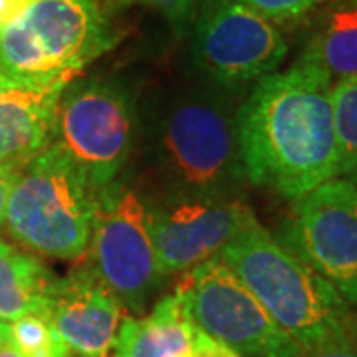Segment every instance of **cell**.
Wrapping results in <instances>:
<instances>
[{
  "instance_id": "cell-1",
  "label": "cell",
  "mask_w": 357,
  "mask_h": 357,
  "mask_svg": "<svg viewBox=\"0 0 357 357\" xmlns=\"http://www.w3.org/2000/svg\"><path fill=\"white\" fill-rule=\"evenodd\" d=\"M332 86L307 54L258 79L236 112L241 163L252 185L298 201L340 177Z\"/></svg>"
},
{
  "instance_id": "cell-2",
  "label": "cell",
  "mask_w": 357,
  "mask_h": 357,
  "mask_svg": "<svg viewBox=\"0 0 357 357\" xmlns=\"http://www.w3.org/2000/svg\"><path fill=\"white\" fill-rule=\"evenodd\" d=\"M236 112L217 91L195 89L137 114L141 155L163 199H227L244 171Z\"/></svg>"
},
{
  "instance_id": "cell-3",
  "label": "cell",
  "mask_w": 357,
  "mask_h": 357,
  "mask_svg": "<svg viewBox=\"0 0 357 357\" xmlns=\"http://www.w3.org/2000/svg\"><path fill=\"white\" fill-rule=\"evenodd\" d=\"M217 256L304 351L354 335L349 304L256 217Z\"/></svg>"
},
{
  "instance_id": "cell-4",
  "label": "cell",
  "mask_w": 357,
  "mask_h": 357,
  "mask_svg": "<svg viewBox=\"0 0 357 357\" xmlns=\"http://www.w3.org/2000/svg\"><path fill=\"white\" fill-rule=\"evenodd\" d=\"M114 44L98 0H30L0 30V79L66 88Z\"/></svg>"
},
{
  "instance_id": "cell-5",
  "label": "cell",
  "mask_w": 357,
  "mask_h": 357,
  "mask_svg": "<svg viewBox=\"0 0 357 357\" xmlns=\"http://www.w3.org/2000/svg\"><path fill=\"white\" fill-rule=\"evenodd\" d=\"M96 191L58 143H52L16 175L4 225L28 250L56 260L88 252Z\"/></svg>"
},
{
  "instance_id": "cell-6",
  "label": "cell",
  "mask_w": 357,
  "mask_h": 357,
  "mask_svg": "<svg viewBox=\"0 0 357 357\" xmlns=\"http://www.w3.org/2000/svg\"><path fill=\"white\" fill-rule=\"evenodd\" d=\"M137 139V109L117 84H68L56 107L54 143L98 192L128 165Z\"/></svg>"
},
{
  "instance_id": "cell-7",
  "label": "cell",
  "mask_w": 357,
  "mask_h": 357,
  "mask_svg": "<svg viewBox=\"0 0 357 357\" xmlns=\"http://www.w3.org/2000/svg\"><path fill=\"white\" fill-rule=\"evenodd\" d=\"M175 292L197 330L241 357H302L304 349L268 316L238 276L215 256L191 268Z\"/></svg>"
},
{
  "instance_id": "cell-8",
  "label": "cell",
  "mask_w": 357,
  "mask_h": 357,
  "mask_svg": "<svg viewBox=\"0 0 357 357\" xmlns=\"http://www.w3.org/2000/svg\"><path fill=\"white\" fill-rule=\"evenodd\" d=\"M89 248L98 278L121 306L143 312L163 274L155 256L149 208L133 189L114 181L96 192Z\"/></svg>"
},
{
  "instance_id": "cell-9",
  "label": "cell",
  "mask_w": 357,
  "mask_h": 357,
  "mask_svg": "<svg viewBox=\"0 0 357 357\" xmlns=\"http://www.w3.org/2000/svg\"><path fill=\"white\" fill-rule=\"evenodd\" d=\"M357 306V183L335 177L298 199L286 244Z\"/></svg>"
},
{
  "instance_id": "cell-10",
  "label": "cell",
  "mask_w": 357,
  "mask_h": 357,
  "mask_svg": "<svg viewBox=\"0 0 357 357\" xmlns=\"http://www.w3.org/2000/svg\"><path fill=\"white\" fill-rule=\"evenodd\" d=\"M286 54L276 24L232 0H211L195 24V64L225 88L274 74Z\"/></svg>"
},
{
  "instance_id": "cell-11",
  "label": "cell",
  "mask_w": 357,
  "mask_h": 357,
  "mask_svg": "<svg viewBox=\"0 0 357 357\" xmlns=\"http://www.w3.org/2000/svg\"><path fill=\"white\" fill-rule=\"evenodd\" d=\"M255 218L241 199H163L149 208V227L161 274L206 262Z\"/></svg>"
},
{
  "instance_id": "cell-12",
  "label": "cell",
  "mask_w": 357,
  "mask_h": 357,
  "mask_svg": "<svg viewBox=\"0 0 357 357\" xmlns=\"http://www.w3.org/2000/svg\"><path fill=\"white\" fill-rule=\"evenodd\" d=\"M123 310L91 268H77L62 280L56 278L44 318L70 354L102 357L115 345Z\"/></svg>"
},
{
  "instance_id": "cell-13",
  "label": "cell",
  "mask_w": 357,
  "mask_h": 357,
  "mask_svg": "<svg viewBox=\"0 0 357 357\" xmlns=\"http://www.w3.org/2000/svg\"><path fill=\"white\" fill-rule=\"evenodd\" d=\"M64 89L0 79V169L18 175L54 143L56 107Z\"/></svg>"
},
{
  "instance_id": "cell-14",
  "label": "cell",
  "mask_w": 357,
  "mask_h": 357,
  "mask_svg": "<svg viewBox=\"0 0 357 357\" xmlns=\"http://www.w3.org/2000/svg\"><path fill=\"white\" fill-rule=\"evenodd\" d=\"M191 318L177 292L165 296L143 318H126L115 337L117 357H195Z\"/></svg>"
},
{
  "instance_id": "cell-15",
  "label": "cell",
  "mask_w": 357,
  "mask_h": 357,
  "mask_svg": "<svg viewBox=\"0 0 357 357\" xmlns=\"http://www.w3.org/2000/svg\"><path fill=\"white\" fill-rule=\"evenodd\" d=\"M56 276L32 255L0 241V321L46 316Z\"/></svg>"
},
{
  "instance_id": "cell-16",
  "label": "cell",
  "mask_w": 357,
  "mask_h": 357,
  "mask_svg": "<svg viewBox=\"0 0 357 357\" xmlns=\"http://www.w3.org/2000/svg\"><path fill=\"white\" fill-rule=\"evenodd\" d=\"M332 84L357 74V2L335 8L306 52Z\"/></svg>"
},
{
  "instance_id": "cell-17",
  "label": "cell",
  "mask_w": 357,
  "mask_h": 357,
  "mask_svg": "<svg viewBox=\"0 0 357 357\" xmlns=\"http://www.w3.org/2000/svg\"><path fill=\"white\" fill-rule=\"evenodd\" d=\"M332 112L340 177L357 183V74L333 84Z\"/></svg>"
},
{
  "instance_id": "cell-18",
  "label": "cell",
  "mask_w": 357,
  "mask_h": 357,
  "mask_svg": "<svg viewBox=\"0 0 357 357\" xmlns=\"http://www.w3.org/2000/svg\"><path fill=\"white\" fill-rule=\"evenodd\" d=\"M2 333L24 357H68L70 351L48 318L28 314L14 321H0Z\"/></svg>"
},
{
  "instance_id": "cell-19",
  "label": "cell",
  "mask_w": 357,
  "mask_h": 357,
  "mask_svg": "<svg viewBox=\"0 0 357 357\" xmlns=\"http://www.w3.org/2000/svg\"><path fill=\"white\" fill-rule=\"evenodd\" d=\"M232 2L243 4L252 13L260 14L262 18L276 24L304 16L324 0H232Z\"/></svg>"
},
{
  "instance_id": "cell-20",
  "label": "cell",
  "mask_w": 357,
  "mask_h": 357,
  "mask_svg": "<svg viewBox=\"0 0 357 357\" xmlns=\"http://www.w3.org/2000/svg\"><path fill=\"white\" fill-rule=\"evenodd\" d=\"M126 2H139L145 6H151L161 14H165L173 24L178 26H183L191 18L197 4V0H126Z\"/></svg>"
},
{
  "instance_id": "cell-21",
  "label": "cell",
  "mask_w": 357,
  "mask_h": 357,
  "mask_svg": "<svg viewBox=\"0 0 357 357\" xmlns=\"http://www.w3.org/2000/svg\"><path fill=\"white\" fill-rule=\"evenodd\" d=\"M302 357H357V340L356 335H347L342 340H335L326 345L314 347L304 351Z\"/></svg>"
},
{
  "instance_id": "cell-22",
  "label": "cell",
  "mask_w": 357,
  "mask_h": 357,
  "mask_svg": "<svg viewBox=\"0 0 357 357\" xmlns=\"http://www.w3.org/2000/svg\"><path fill=\"white\" fill-rule=\"evenodd\" d=\"M195 357H241L236 356L227 345L218 344L217 340L208 337L206 333L197 330L195 333Z\"/></svg>"
},
{
  "instance_id": "cell-23",
  "label": "cell",
  "mask_w": 357,
  "mask_h": 357,
  "mask_svg": "<svg viewBox=\"0 0 357 357\" xmlns=\"http://www.w3.org/2000/svg\"><path fill=\"white\" fill-rule=\"evenodd\" d=\"M30 0H0V30L24 13Z\"/></svg>"
},
{
  "instance_id": "cell-24",
  "label": "cell",
  "mask_w": 357,
  "mask_h": 357,
  "mask_svg": "<svg viewBox=\"0 0 357 357\" xmlns=\"http://www.w3.org/2000/svg\"><path fill=\"white\" fill-rule=\"evenodd\" d=\"M16 175L6 171V169H0V229L4 227V215H6V203H8V195L13 189V183Z\"/></svg>"
},
{
  "instance_id": "cell-25",
  "label": "cell",
  "mask_w": 357,
  "mask_h": 357,
  "mask_svg": "<svg viewBox=\"0 0 357 357\" xmlns=\"http://www.w3.org/2000/svg\"><path fill=\"white\" fill-rule=\"evenodd\" d=\"M0 357H24L16 347H14L2 333V326H0Z\"/></svg>"
},
{
  "instance_id": "cell-26",
  "label": "cell",
  "mask_w": 357,
  "mask_h": 357,
  "mask_svg": "<svg viewBox=\"0 0 357 357\" xmlns=\"http://www.w3.org/2000/svg\"><path fill=\"white\" fill-rule=\"evenodd\" d=\"M351 2H357V0H351Z\"/></svg>"
},
{
  "instance_id": "cell-27",
  "label": "cell",
  "mask_w": 357,
  "mask_h": 357,
  "mask_svg": "<svg viewBox=\"0 0 357 357\" xmlns=\"http://www.w3.org/2000/svg\"><path fill=\"white\" fill-rule=\"evenodd\" d=\"M102 357H105V356H102Z\"/></svg>"
}]
</instances>
